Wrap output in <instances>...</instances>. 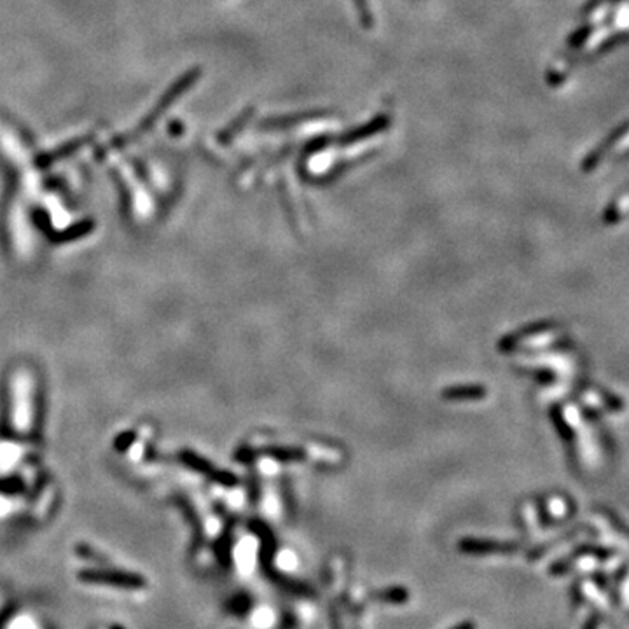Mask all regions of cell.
I'll use <instances>...</instances> for the list:
<instances>
[{"mask_svg":"<svg viewBox=\"0 0 629 629\" xmlns=\"http://www.w3.org/2000/svg\"><path fill=\"white\" fill-rule=\"evenodd\" d=\"M329 619H331V629H341V621H340V614H338V608L334 605H331V610H329Z\"/></svg>","mask_w":629,"mask_h":629,"instance_id":"7a4b0ae2","label":"cell"},{"mask_svg":"<svg viewBox=\"0 0 629 629\" xmlns=\"http://www.w3.org/2000/svg\"><path fill=\"white\" fill-rule=\"evenodd\" d=\"M371 599L378 603H384V605H406L409 599V591L402 586H395V588L383 589V591L371 592Z\"/></svg>","mask_w":629,"mask_h":629,"instance_id":"6da1fadb","label":"cell"},{"mask_svg":"<svg viewBox=\"0 0 629 629\" xmlns=\"http://www.w3.org/2000/svg\"><path fill=\"white\" fill-rule=\"evenodd\" d=\"M451 629H477V626H475L472 621H464V622H460V624H456L455 628H451Z\"/></svg>","mask_w":629,"mask_h":629,"instance_id":"3957f363","label":"cell"}]
</instances>
